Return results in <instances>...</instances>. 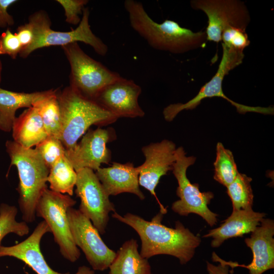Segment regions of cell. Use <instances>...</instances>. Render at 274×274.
Wrapping results in <instances>:
<instances>
[{"label": "cell", "instance_id": "6da1fadb", "mask_svg": "<svg viewBox=\"0 0 274 274\" xmlns=\"http://www.w3.org/2000/svg\"><path fill=\"white\" fill-rule=\"evenodd\" d=\"M112 217L132 227L141 241V255L148 259L157 255H168L177 258L181 264H186L193 257L200 238L177 221L175 228L162 224L163 214L160 212L150 221L128 213L121 216L114 212Z\"/></svg>", "mask_w": 274, "mask_h": 274}, {"label": "cell", "instance_id": "d4e9b609", "mask_svg": "<svg viewBox=\"0 0 274 274\" xmlns=\"http://www.w3.org/2000/svg\"><path fill=\"white\" fill-rule=\"evenodd\" d=\"M214 166V179L225 187L231 183L239 173L232 152L226 149L220 142L216 146Z\"/></svg>", "mask_w": 274, "mask_h": 274}, {"label": "cell", "instance_id": "8992f818", "mask_svg": "<svg viewBox=\"0 0 274 274\" xmlns=\"http://www.w3.org/2000/svg\"><path fill=\"white\" fill-rule=\"evenodd\" d=\"M222 47V58L214 76L201 87L195 96L187 102L170 104L165 107L163 111V115L166 121H173L182 111L193 110L200 104L202 100L213 97H220L225 99L234 106L237 112L240 114L255 112L262 114H273V108L244 105L232 100L224 94L222 89V82L225 76L243 62L245 55L244 52L231 49L223 43Z\"/></svg>", "mask_w": 274, "mask_h": 274}, {"label": "cell", "instance_id": "3957f363", "mask_svg": "<svg viewBox=\"0 0 274 274\" xmlns=\"http://www.w3.org/2000/svg\"><path fill=\"white\" fill-rule=\"evenodd\" d=\"M11 159L10 166L16 167L19 184L18 204L23 221L32 223L36 220L37 203L47 188L49 168L36 149L24 148L14 141L6 143Z\"/></svg>", "mask_w": 274, "mask_h": 274}, {"label": "cell", "instance_id": "e0dca14e", "mask_svg": "<svg viewBox=\"0 0 274 274\" xmlns=\"http://www.w3.org/2000/svg\"><path fill=\"white\" fill-rule=\"evenodd\" d=\"M274 222L270 219H263L260 224L252 232L245 242L253 254L252 262L248 265L230 261L233 268L243 267L250 274H262L274 268Z\"/></svg>", "mask_w": 274, "mask_h": 274}, {"label": "cell", "instance_id": "4316f807", "mask_svg": "<svg viewBox=\"0 0 274 274\" xmlns=\"http://www.w3.org/2000/svg\"><path fill=\"white\" fill-rule=\"evenodd\" d=\"M18 210L15 206L6 203L0 205V246L4 237L10 233L23 236L29 232L27 224L16 220Z\"/></svg>", "mask_w": 274, "mask_h": 274}, {"label": "cell", "instance_id": "9c48e42d", "mask_svg": "<svg viewBox=\"0 0 274 274\" xmlns=\"http://www.w3.org/2000/svg\"><path fill=\"white\" fill-rule=\"evenodd\" d=\"M176 159L173 165V173L176 178L178 186L177 195L180 199L173 202L172 210L181 216L190 213L201 217L211 226L216 224L218 215L208 208L214 194L211 192H202L198 184H192L186 175L187 168L196 160L194 156H187L184 148L176 149Z\"/></svg>", "mask_w": 274, "mask_h": 274}, {"label": "cell", "instance_id": "e575fe53", "mask_svg": "<svg viewBox=\"0 0 274 274\" xmlns=\"http://www.w3.org/2000/svg\"><path fill=\"white\" fill-rule=\"evenodd\" d=\"M2 71H3V63L1 59H0V84L2 81Z\"/></svg>", "mask_w": 274, "mask_h": 274}, {"label": "cell", "instance_id": "d6986e66", "mask_svg": "<svg viewBox=\"0 0 274 274\" xmlns=\"http://www.w3.org/2000/svg\"><path fill=\"white\" fill-rule=\"evenodd\" d=\"M265 216V213L254 211L252 208L233 210L219 227L210 230L202 237H212L211 246L218 248L225 240L253 232Z\"/></svg>", "mask_w": 274, "mask_h": 274}, {"label": "cell", "instance_id": "7a4b0ae2", "mask_svg": "<svg viewBox=\"0 0 274 274\" xmlns=\"http://www.w3.org/2000/svg\"><path fill=\"white\" fill-rule=\"evenodd\" d=\"M124 7L131 27L155 49L182 54L206 45L205 31L194 32L168 19L158 23L149 16L141 2L134 0L125 1Z\"/></svg>", "mask_w": 274, "mask_h": 274}, {"label": "cell", "instance_id": "ffe728a7", "mask_svg": "<svg viewBox=\"0 0 274 274\" xmlns=\"http://www.w3.org/2000/svg\"><path fill=\"white\" fill-rule=\"evenodd\" d=\"M12 131L13 141L26 148L37 146L49 136L38 110L33 107L16 117Z\"/></svg>", "mask_w": 274, "mask_h": 274}, {"label": "cell", "instance_id": "836d02e7", "mask_svg": "<svg viewBox=\"0 0 274 274\" xmlns=\"http://www.w3.org/2000/svg\"><path fill=\"white\" fill-rule=\"evenodd\" d=\"M16 0H0V27L13 26L15 21L12 15L8 12V8L17 2Z\"/></svg>", "mask_w": 274, "mask_h": 274}, {"label": "cell", "instance_id": "8fae6325", "mask_svg": "<svg viewBox=\"0 0 274 274\" xmlns=\"http://www.w3.org/2000/svg\"><path fill=\"white\" fill-rule=\"evenodd\" d=\"M76 173L75 193L81 201L79 210L91 221L99 233L103 234L110 213L115 212V206L93 170L84 168Z\"/></svg>", "mask_w": 274, "mask_h": 274}, {"label": "cell", "instance_id": "7c38bea8", "mask_svg": "<svg viewBox=\"0 0 274 274\" xmlns=\"http://www.w3.org/2000/svg\"><path fill=\"white\" fill-rule=\"evenodd\" d=\"M67 216L74 242L84 253L93 270L103 271L108 268L116 252L106 245L91 221L79 210L69 208Z\"/></svg>", "mask_w": 274, "mask_h": 274}, {"label": "cell", "instance_id": "9a60e30c", "mask_svg": "<svg viewBox=\"0 0 274 274\" xmlns=\"http://www.w3.org/2000/svg\"><path fill=\"white\" fill-rule=\"evenodd\" d=\"M141 92V86L122 77L106 86L94 100L119 118L142 117L145 112L138 101Z\"/></svg>", "mask_w": 274, "mask_h": 274}, {"label": "cell", "instance_id": "f546056e", "mask_svg": "<svg viewBox=\"0 0 274 274\" xmlns=\"http://www.w3.org/2000/svg\"><path fill=\"white\" fill-rule=\"evenodd\" d=\"M21 49L22 46L17 35L7 28L0 35V55H7L15 59Z\"/></svg>", "mask_w": 274, "mask_h": 274}, {"label": "cell", "instance_id": "d6a6232c", "mask_svg": "<svg viewBox=\"0 0 274 274\" xmlns=\"http://www.w3.org/2000/svg\"><path fill=\"white\" fill-rule=\"evenodd\" d=\"M213 261L219 262L217 265H214L209 261H207V270L209 274H229L231 273V268L226 261L220 258L215 252L212 254V257Z\"/></svg>", "mask_w": 274, "mask_h": 274}, {"label": "cell", "instance_id": "1f68e13d", "mask_svg": "<svg viewBox=\"0 0 274 274\" xmlns=\"http://www.w3.org/2000/svg\"><path fill=\"white\" fill-rule=\"evenodd\" d=\"M15 33L22 46V49L19 54L20 56L32 44L34 39L33 31L31 25L28 22L18 27Z\"/></svg>", "mask_w": 274, "mask_h": 274}, {"label": "cell", "instance_id": "7402d4cb", "mask_svg": "<svg viewBox=\"0 0 274 274\" xmlns=\"http://www.w3.org/2000/svg\"><path fill=\"white\" fill-rule=\"evenodd\" d=\"M139 245L133 238L126 241L116 252L109 266V274H151L148 259L138 251Z\"/></svg>", "mask_w": 274, "mask_h": 274}, {"label": "cell", "instance_id": "603a6c76", "mask_svg": "<svg viewBox=\"0 0 274 274\" xmlns=\"http://www.w3.org/2000/svg\"><path fill=\"white\" fill-rule=\"evenodd\" d=\"M77 178L76 172L64 155L50 167L47 182L51 190L71 196Z\"/></svg>", "mask_w": 274, "mask_h": 274}, {"label": "cell", "instance_id": "83f0119b", "mask_svg": "<svg viewBox=\"0 0 274 274\" xmlns=\"http://www.w3.org/2000/svg\"><path fill=\"white\" fill-rule=\"evenodd\" d=\"M35 149L49 169L59 158L65 155L66 150L59 139L50 136L36 146Z\"/></svg>", "mask_w": 274, "mask_h": 274}, {"label": "cell", "instance_id": "52a82bcc", "mask_svg": "<svg viewBox=\"0 0 274 274\" xmlns=\"http://www.w3.org/2000/svg\"><path fill=\"white\" fill-rule=\"evenodd\" d=\"M61 48L70 65V86L87 98L94 100L106 86L122 77L90 57L78 43Z\"/></svg>", "mask_w": 274, "mask_h": 274}, {"label": "cell", "instance_id": "cb8c5ba5", "mask_svg": "<svg viewBox=\"0 0 274 274\" xmlns=\"http://www.w3.org/2000/svg\"><path fill=\"white\" fill-rule=\"evenodd\" d=\"M58 90H53L50 94L36 102L32 107L38 110L48 136L59 139L61 132V120L57 98Z\"/></svg>", "mask_w": 274, "mask_h": 274}, {"label": "cell", "instance_id": "4dcf8cb0", "mask_svg": "<svg viewBox=\"0 0 274 274\" xmlns=\"http://www.w3.org/2000/svg\"><path fill=\"white\" fill-rule=\"evenodd\" d=\"M64 10L65 21L69 24L78 25L81 21L79 15L82 14L87 0H57Z\"/></svg>", "mask_w": 274, "mask_h": 274}, {"label": "cell", "instance_id": "5b68a950", "mask_svg": "<svg viewBox=\"0 0 274 274\" xmlns=\"http://www.w3.org/2000/svg\"><path fill=\"white\" fill-rule=\"evenodd\" d=\"M90 11L85 7L81 20L75 29L68 31H56L51 29V20L44 11L31 14L28 22L31 25L34 39L30 47L20 57L25 58L37 49L53 46H63L78 42L90 46L100 56H105L108 51V46L92 32L89 22Z\"/></svg>", "mask_w": 274, "mask_h": 274}, {"label": "cell", "instance_id": "ba28073f", "mask_svg": "<svg viewBox=\"0 0 274 274\" xmlns=\"http://www.w3.org/2000/svg\"><path fill=\"white\" fill-rule=\"evenodd\" d=\"M76 203L67 194L46 189L36 207V216L41 217L47 224L54 242L61 255L72 262L76 261L81 253L75 245L71 232L67 211Z\"/></svg>", "mask_w": 274, "mask_h": 274}, {"label": "cell", "instance_id": "2e32d148", "mask_svg": "<svg viewBox=\"0 0 274 274\" xmlns=\"http://www.w3.org/2000/svg\"><path fill=\"white\" fill-rule=\"evenodd\" d=\"M50 230L44 220L40 222L32 233L25 240L10 247L0 246V257L10 256L16 258L31 268L37 274L61 273L53 270L46 262L40 249L43 236ZM75 274H94L90 268L82 266Z\"/></svg>", "mask_w": 274, "mask_h": 274}, {"label": "cell", "instance_id": "ac0fdd59", "mask_svg": "<svg viewBox=\"0 0 274 274\" xmlns=\"http://www.w3.org/2000/svg\"><path fill=\"white\" fill-rule=\"evenodd\" d=\"M95 173L109 196L127 192L135 194L141 200L145 198L139 187L137 167L132 163L113 162L111 166L100 167Z\"/></svg>", "mask_w": 274, "mask_h": 274}, {"label": "cell", "instance_id": "30bf717a", "mask_svg": "<svg viewBox=\"0 0 274 274\" xmlns=\"http://www.w3.org/2000/svg\"><path fill=\"white\" fill-rule=\"evenodd\" d=\"M190 6L207 16L205 31L208 41L221 42L222 32L229 28L246 31L251 21L246 5L239 0H192Z\"/></svg>", "mask_w": 274, "mask_h": 274}, {"label": "cell", "instance_id": "484cf974", "mask_svg": "<svg viewBox=\"0 0 274 274\" xmlns=\"http://www.w3.org/2000/svg\"><path fill=\"white\" fill-rule=\"evenodd\" d=\"M252 180L251 178L239 173L234 180L226 187L233 210L252 208L253 194L251 185Z\"/></svg>", "mask_w": 274, "mask_h": 274}, {"label": "cell", "instance_id": "f1b7e54d", "mask_svg": "<svg viewBox=\"0 0 274 274\" xmlns=\"http://www.w3.org/2000/svg\"><path fill=\"white\" fill-rule=\"evenodd\" d=\"M221 41L228 48L237 51L244 52L250 44L246 31L235 28H229L222 33Z\"/></svg>", "mask_w": 274, "mask_h": 274}, {"label": "cell", "instance_id": "44dd1931", "mask_svg": "<svg viewBox=\"0 0 274 274\" xmlns=\"http://www.w3.org/2000/svg\"><path fill=\"white\" fill-rule=\"evenodd\" d=\"M53 90L25 93L0 88V129L7 132L11 131L18 109L32 107L36 102L50 94Z\"/></svg>", "mask_w": 274, "mask_h": 274}, {"label": "cell", "instance_id": "5bb4252c", "mask_svg": "<svg viewBox=\"0 0 274 274\" xmlns=\"http://www.w3.org/2000/svg\"><path fill=\"white\" fill-rule=\"evenodd\" d=\"M176 149L175 144L167 140L144 146L142 151L145 160L137 167L139 185L155 197L160 206V212L163 215L166 213L167 210L157 199L155 189L161 177L172 170L176 159Z\"/></svg>", "mask_w": 274, "mask_h": 274}, {"label": "cell", "instance_id": "277c9868", "mask_svg": "<svg viewBox=\"0 0 274 274\" xmlns=\"http://www.w3.org/2000/svg\"><path fill=\"white\" fill-rule=\"evenodd\" d=\"M57 98L61 120L59 140L66 150L73 149L91 125H107L119 118L70 86L62 91L58 89Z\"/></svg>", "mask_w": 274, "mask_h": 274}, {"label": "cell", "instance_id": "4fadbf2b", "mask_svg": "<svg viewBox=\"0 0 274 274\" xmlns=\"http://www.w3.org/2000/svg\"><path fill=\"white\" fill-rule=\"evenodd\" d=\"M116 136L111 127L90 129L73 149L65 150V156L76 172L84 168L96 171L101 164L111 161V152L107 144Z\"/></svg>", "mask_w": 274, "mask_h": 274}]
</instances>
